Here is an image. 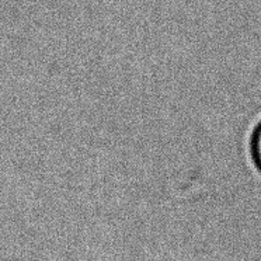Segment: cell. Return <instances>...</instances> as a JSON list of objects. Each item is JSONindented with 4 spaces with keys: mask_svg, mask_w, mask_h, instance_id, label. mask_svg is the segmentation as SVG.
Listing matches in <instances>:
<instances>
[{
    "mask_svg": "<svg viewBox=\"0 0 261 261\" xmlns=\"http://www.w3.org/2000/svg\"><path fill=\"white\" fill-rule=\"evenodd\" d=\"M250 156L255 169L261 173V119L257 122L250 137Z\"/></svg>",
    "mask_w": 261,
    "mask_h": 261,
    "instance_id": "1",
    "label": "cell"
}]
</instances>
